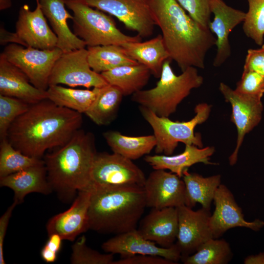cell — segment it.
Instances as JSON below:
<instances>
[{
	"instance_id": "cell-1",
	"label": "cell",
	"mask_w": 264,
	"mask_h": 264,
	"mask_svg": "<svg viewBox=\"0 0 264 264\" xmlns=\"http://www.w3.org/2000/svg\"><path fill=\"white\" fill-rule=\"evenodd\" d=\"M82 123V113L47 98L30 104L12 123L6 138L24 154L42 159L46 151L66 143Z\"/></svg>"
},
{
	"instance_id": "cell-2",
	"label": "cell",
	"mask_w": 264,
	"mask_h": 264,
	"mask_svg": "<svg viewBox=\"0 0 264 264\" xmlns=\"http://www.w3.org/2000/svg\"><path fill=\"white\" fill-rule=\"evenodd\" d=\"M155 23L172 60L182 71L193 66L203 69L208 50L216 38L194 20L176 0H148Z\"/></svg>"
},
{
	"instance_id": "cell-3",
	"label": "cell",
	"mask_w": 264,
	"mask_h": 264,
	"mask_svg": "<svg viewBox=\"0 0 264 264\" xmlns=\"http://www.w3.org/2000/svg\"><path fill=\"white\" fill-rule=\"evenodd\" d=\"M97 153L94 134L80 129L66 143L44 154L48 181L61 200L70 201L77 192L89 189Z\"/></svg>"
},
{
	"instance_id": "cell-4",
	"label": "cell",
	"mask_w": 264,
	"mask_h": 264,
	"mask_svg": "<svg viewBox=\"0 0 264 264\" xmlns=\"http://www.w3.org/2000/svg\"><path fill=\"white\" fill-rule=\"evenodd\" d=\"M89 229L116 235L136 229L146 206L142 186L91 184Z\"/></svg>"
},
{
	"instance_id": "cell-5",
	"label": "cell",
	"mask_w": 264,
	"mask_h": 264,
	"mask_svg": "<svg viewBox=\"0 0 264 264\" xmlns=\"http://www.w3.org/2000/svg\"><path fill=\"white\" fill-rule=\"evenodd\" d=\"M169 59L163 64L159 81L153 88L139 90L132 96V100L148 108L159 116L168 117L176 111L178 105L191 93L200 87L203 78L196 67L190 66L176 75Z\"/></svg>"
},
{
	"instance_id": "cell-6",
	"label": "cell",
	"mask_w": 264,
	"mask_h": 264,
	"mask_svg": "<svg viewBox=\"0 0 264 264\" xmlns=\"http://www.w3.org/2000/svg\"><path fill=\"white\" fill-rule=\"evenodd\" d=\"M140 112L154 131L156 144L154 148L157 154L172 155L178 143L203 147L200 133H195L196 127L208 118L211 106L207 103L196 105V115L189 121H173L168 117L159 116L147 108L140 106Z\"/></svg>"
},
{
	"instance_id": "cell-7",
	"label": "cell",
	"mask_w": 264,
	"mask_h": 264,
	"mask_svg": "<svg viewBox=\"0 0 264 264\" xmlns=\"http://www.w3.org/2000/svg\"><path fill=\"white\" fill-rule=\"evenodd\" d=\"M65 3L73 13V33L87 46L122 45L126 43L141 41L138 35L131 36L121 32L113 19L105 12L78 0H65Z\"/></svg>"
},
{
	"instance_id": "cell-8",
	"label": "cell",
	"mask_w": 264,
	"mask_h": 264,
	"mask_svg": "<svg viewBox=\"0 0 264 264\" xmlns=\"http://www.w3.org/2000/svg\"><path fill=\"white\" fill-rule=\"evenodd\" d=\"M36 0L37 6L34 11L26 4L21 7L15 33L9 32L1 27V44L12 42L42 50L57 47V37L48 26L39 0Z\"/></svg>"
},
{
	"instance_id": "cell-9",
	"label": "cell",
	"mask_w": 264,
	"mask_h": 264,
	"mask_svg": "<svg viewBox=\"0 0 264 264\" xmlns=\"http://www.w3.org/2000/svg\"><path fill=\"white\" fill-rule=\"evenodd\" d=\"M63 53L57 47L42 50L12 43L6 45L1 53L27 75L34 86L46 90L53 67Z\"/></svg>"
},
{
	"instance_id": "cell-10",
	"label": "cell",
	"mask_w": 264,
	"mask_h": 264,
	"mask_svg": "<svg viewBox=\"0 0 264 264\" xmlns=\"http://www.w3.org/2000/svg\"><path fill=\"white\" fill-rule=\"evenodd\" d=\"M63 84L73 88H101L108 84L101 74L93 71L88 60L85 48L63 52L55 62L48 85Z\"/></svg>"
},
{
	"instance_id": "cell-11",
	"label": "cell",
	"mask_w": 264,
	"mask_h": 264,
	"mask_svg": "<svg viewBox=\"0 0 264 264\" xmlns=\"http://www.w3.org/2000/svg\"><path fill=\"white\" fill-rule=\"evenodd\" d=\"M146 179L144 172L132 160L114 153H97L92 167L91 184L143 187Z\"/></svg>"
},
{
	"instance_id": "cell-12",
	"label": "cell",
	"mask_w": 264,
	"mask_h": 264,
	"mask_svg": "<svg viewBox=\"0 0 264 264\" xmlns=\"http://www.w3.org/2000/svg\"><path fill=\"white\" fill-rule=\"evenodd\" d=\"M219 88L225 101L231 105V121L237 130L236 146L229 157V164L232 166L237 161L239 151L245 134L256 127L262 119V97L239 93L222 82Z\"/></svg>"
},
{
	"instance_id": "cell-13",
	"label": "cell",
	"mask_w": 264,
	"mask_h": 264,
	"mask_svg": "<svg viewBox=\"0 0 264 264\" xmlns=\"http://www.w3.org/2000/svg\"><path fill=\"white\" fill-rule=\"evenodd\" d=\"M116 17L141 38L153 34L155 23L148 0H78Z\"/></svg>"
},
{
	"instance_id": "cell-14",
	"label": "cell",
	"mask_w": 264,
	"mask_h": 264,
	"mask_svg": "<svg viewBox=\"0 0 264 264\" xmlns=\"http://www.w3.org/2000/svg\"><path fill=\"white\" fill-rule=\"evenodd\" d=\"M181 178L171 172L154 169L143 186L146 206L161 209L185 205V185Z\"/></svg>"
},
{
	"instance_id": "cell-15",
	"label": "cell",
	"mask_w": 264,
	"mask_h": 264,
	"mask_svg": "<svg viewBox=\"0 0 264 264\" xmlns=\"http://www.w3.org/2000/svg\"><path fill=\"white\" fill-rule=\"evenodd\" d=\"M178 228L176 244L181 256L195 252L208 240L214 238L210 226V210L194 211L183 205L177 207Z\"/></svg>"
},
{
	"instance_id": "cell-16",
	"label": "cell",
	"mask_w": 264,
	"mask_h": 264,
	"mask_svg": "<svg viewBox=\"0 0 264 264\" xmlns=\"http://www.w3.org/2000/svg\"><path fill=\"white\" fill-rule=\"evenodd\" d=\"M215 210L210 218V226L214 238H219L230 229L245 227L258 231L264 226V221L255 219L248 221L244 218L242 208L228 188L220 184L215 194Z\"/></svg>"
},
{
	"instance_id": "cell-17",
	"label": "cell",
	"mask_w": 264,
	"mask_h": 264,
	"mask_svg": "<svg viewBox=\"0 0 264 264\" xmlns=\"http://www.w3.org/2000/svg\"><path fill=\"white\" fill-rule=\"evenodd\" d=\"M102 248L106 253L120 255L121 258L135 255H154L176 264L181 257L176 243L167 248L158 246L155 242L143 237L137 229L116 235L103 242Z\"/></svg>"
},
{
	"instance_id": "cell-18",
	"label": "cell",
	"mask_w": 264,
	"mask_h": 264,
	"mask_svg": "<svg viewBox=\"0 0 264 264\" xmlns=\"http://www.w3.org/2000/svg\"><path fill=\"white\" fill-rule=\"evenodd\" d=\"M90 197L89 190L79 191L69 208L48 220L46 225L48 235L57 234L63 240L73 242L88 230Z\"/></svg>"
},
{
	"instance_id": "cell-19",
	"label": "cell",
	"mask_w": 264,
	"mask_h": 264,
	"mask_svg": "<svg viewBox=\"0 0 264 264\" xmlns=\"http://www.w3.org/2000/svg\"><path fill=\"white\" fill-rule=\"evenodd\" d=\"M210 10L214 18L209 29L217 37L215 45L217 49L213 66L219 67L230 57L231 50L229 35L236 26L244 21L246 13L228 6L223 0H213Z\"/></svg>"
},
{
	"instance_id": "cell-20",
	"label": "cell",
	"mask_w": 264,
	"mask_h": 264,
	"mask_svg": "<svg viewBox=\"0 0 264 264\" xmlns=\"http://www.w3.org/2000/svg\"><path fill=\"white\" fill-rule=\"evenodd\" d=\"M178 228L177 208L152 209L137 229L144 238L163 247H170L176 241Z\"/></svg>"
},
{
	"instance_id": "cell-21",
	"label": "cell",
	"mask_w": 264,
	"mask_h": 264,
	"mask_svg": "<svg viewBox=\"0 0 264 264\" xmlns=\"http://www.w3.org/2000/svg\"><path fill=\"white\" fill-rule=\"evenodd\" d=\"M0 94L20 99L29 104L47 98L46 90L34 86L20 68L0 55Z\"/></svg>"
},
{
	"instance_id": "cell-22",
	"label": "cell",
	"mask_w": 264,
	"mask_h": 264,
	"mask_svg": "<svg viewBox=\"0 0 264 264\" xmlns=\"http://www.w3.org/2000/svg\"><path fill=\"white\" fill-rule=\"evenodd\" d=\"M0 186L13 190L14 201L17 205L22 203L28 194L39 193L48 195L52 192L47 180L44 160L35 165L0 177Z\"/></svg>"
},
{
	"instance_id": "cell-23",
	"label": "cell",
	"mask_w": 264,
	"mask_h": 264,
	"mask_svg": "<svg viewBox=\"0 0 264 264\" xmlns=\"http://www.w3.org/2000/svg\"><path fill=\"white\" fill-rule=\"evenodd\" d=\"M41 9L58 39L57 47L63 52L85 48L86 43L76 36L67 21L73 15L66 9L65 0H39Z\"/></svg>"
},
{
	"instance_id": "cell-24",
	"label": "cell",
	"mask_w": 264,
	"mask_h": 264,
	"mask_svg": "<svg viewBox=\"0 0 264 264\" xmlns=\"http://www.w3.org/2000/svg\"><path fill=\"white\" fill-rule=\"evenodd\" d=\"M215 151L214 147L199 148L194 145H185L184 151L180 154L146 155L144 160L154 169L169 170L182 177L183 171L195 164H217L210 161Z\"/></svg>"
},
{
	"instance_id": "cell-25",
	"label": "cell",
	"mask_w": 264,
	"mask_h": 264,
	"mask_svg": "<svg viewBox=\"0 0 264 264\" xmlns=\"http://www.w3.org/2000/svg\"><path fill=\"white\" fill-rule=\"evenodd\" d=\"M121 46L131 58L147 66L156 78L160 76L165 61L170 59L161 34L145 42L126 43Z\"/></svg>"
},
{
	"instance_id": "cell-26",
	"label": "cell",
	"mask_w": 264,
	"mask_h": 264,
	"mask_svg": "<svg viewBox=\"0 0 264 264\" xmlns=\"http://www.w3.org/2000/svg\"><path fill=\"white\" fill-rule=\"evenodd\" d=\"M100 74L108 84L118 88L124 96L142 90L152 75L147 66L139 63L117 66Z\"/></svg>"
},
{
	"instance_id": "cell-27",
	"label": "cell",
	"mask_w": 264,
	"mask_h": 264,
	"mask_svg": "<svg viewBox=\"0 0 264 264\" xmlns=\"http://www.w3.org/2000/svg\"><path fill=\"white\" fill-rule=\"evenodd\" d=\"M182 179L185 185V204L193 208L197 203L210 210L215 194L220 185V175L203 177L197 173H191L188 169L183 172Z\"/></svg>"
},
{
	"instance_id": "cell-28",
	"label": "cell",
	"mask_w": 264,
	"mask_h": 264,
	"mask_svg": "<svg viewBox=\"0 0 264 264\" xmlns=\"http://www.w3.org/2000/svg\"><path fill=\"white\" fill-rule=\"evenodd\" d=\"M103 136L113 153L132 160L149 154L156 144L154 134L130 136L110 130L103 132Z\"/></svg>"
},
{
	"instance_id": "cell-29",
	"label": "cell",
	"mask_w": 264,
	"mask_h": 264,
	"mask_svg": "<svg viewBox=\"0 0 264 264\" xmlns=\"http://www.w3.org/2000/svg\"><path fill=\"white\" fill-rule=\"evenodd\" d=\"M123 96L118 88L108 84L100 88L85 114L97 125H108L116 118Z\"/></svg>"
},
{
	"instance_id": "cell-30",
	"label": "cell",
	"mask_w": 264,
	"mask_h": 264,
	"mask_svg": "<svg viewBox=\"0 0 264 264\" xmlns=\"http://www.w3.org/2000/svg\"><path fill=\"white\" fill-rule=\"evenodd\" d=\"M100 88L92 89L67 88L59 85L49 86L47 99L59 106L85 113L96 98Z\"/></svg>"
},
{
	"instance_id": "cell-31",
	"label": "cell",
	"mask_w": 264,
	"mask_h": 264,
	"mask_svg": "<svg viewBox=\"0 0 264 264\" xmlns=\"http://www.w3.org/2000/svg\"><path fill=\"white\" fill-rule=\"evenodd\" d=\"M88 60L91 69L101 73L117 66L136 64L121 45L110 44L88 46Z\"/></svg>"
},
{
	"instance_id": "cell-32",
	"label": "cell",
	"mask_w": 264,
	"mask_h": 264,
	"mask_svg": "<svg viewBox=\"0 0 264 264\" xmlns=\"http://www.w3.org/2000/svg\"><path fill=\"white\" fill-rule=\"evenodd\" d=\"M232 255L231 247L225 240L212 238L193 254L181 256L180 260L184 264H226Z\"/></svg>"
},
{
	"instance_id": "cell-33",
	"label": "cell",
	"mask_w": 264,
	"mask_h": 264,
	"mask_svg": "<svg viewBox=\"0 0 264 264\" xmlns=\"http://www.w3.org/2000/svg\"><path fill=\"white\" fill-rule=\"evenodd\" d=\"M43 159L26 155L16 149L6 138L0 140V177L42 162Z\"/></svg>"
},
{
	"instance_id": "cell-34",
	"label": "cell",
	"mask_w": 264,
	"mask_h": 264,
	"mask_svg": "<svg viewBox=\"0 0 264 264\" xmlns=\"http://www.w3.org/2000/svg\"><path fill=\"white\" fill-rule=\"evenodd\" d=\"M248 10L243 22L245 35L258 45L264 44V0H247Z\"/></svg>"
},
{
	"instance_id": "cell-35",
	"label": "cell",
	"mask_w": 264,
	"mask_h": 264,
	"mask_svg": "<svg viewBox=\"0 0 264 264\" xmlns=\"http://www.w3.org/2000/svg\"><path fill=\"white\" fill-rule=\"evenodd\" d=\"M29 104L16 98L0 94V139L7 137L14 121L28 109Z\"/></svg>"
},
{
	"instance_id": "cell-36",
	"label": "cell",
	"mask_w": 264,
	"mask_h": 264,
	"mask_svg": "<svg viewBox=\"0 0 264 264\" xmlns=\"http://www.w3.org/2000/svg\"><path fill=\"white\" fill-rule=\"evenodd\" d=\"M113 254H103L87 246L85 236L72 246L70 262L73 264H112Z\"/></svg>"
},
{
	"instance_id": "cell-37",
	"label": "cell",
	"mask_w": 264,
	"mask_h": 264,
	"mask_svg": "<svg viewBox=\"0 0 264 264\" xmlns=\"http://www.w3.org/2000/svg\"><path fill=\"white\" fill-rule=\"evenodd\" d=\"M187 13L203 27L209 29L213 0H176Z\"/></svg>"
},
{
	"instance_id": "cell-38",
	"label": "cell",
	"mask_w": 264,
	"mask_h": 264,
	"mask_svg": "<svg viewBox=\"0 0 264 264\" xmlns=\"http://www.w3.org/2000/svg\"><path fill=\"white\" fill-rule=\"evenodd\" d=\"M235 90L241 94L263 97L264 94V76L255 71L243 70Z\"/></svg>"
},
{
	"instance_id": "cell-39",
	"label": "cell",
	"mask_w": 264,
	"mask_h": 264,
	"mask_svg": "<svg viewBox=\"0 0 264 264\" xmlns=\"http://www.w3.org/2000/svg\"><path fill=\"white\" fill-rule=\"evenodd\" d=\"M243 70L255 71L264 76V44L260 48L247 50Z\"/></svg>"
},
{
	"instance_id": "cell-40",
	"label": "cell",
	"mask_w": 264,
	"mask_h": 264,
	"mask_svg": "<svg viewBox=\"0 0 264 264\" xmlns=\"http://www.w3.org/2000/svg\"><path fill=\"white\" fill-rule=\"evenodd\" d=\"M176 263L166 258L154 255H135L122 257L114 261L112 264H175Z\"/></svg>"
},
{
	"instance_id": "cell-41",
	"label": "cell",
	"mask_w": 264,
	"mask_h": 264,
	"mask_svg": "<svg viewBox=\"0 0 264 264\" xmlns=\"http://www.w3.org/2000/svg\"><path fill=\"white\" fill-rule=\"evenodd\" d=\"M17 205L15 201L7 208L5 213L0 218V264H5L3 256V243L6 235L8 225L11 217L12 212Z\"/></svg>"
},
{
	"instance_id": "cell-42",
	"label": "cell",
	"mask_w": 264,
	"mask_h": 264,
	"mask_svg": "<svg viewBox=\"0 0 264 264\" xmlns=\"http://www.w3.org/2000/svg\"><path fill=\"white\" fill-rule=\"evenodd\" d=\"M63 240L62 238L57 234L48 235V239L44 247L58 254L61 250Z\"/></svg>"
},
{
	"instance_id": "cell-43",
	"label": "cell",
	"mask_w": 264,
	"mask_h": 264,
	"mask_svg": "<svg viewBox=\"0 0 264 264\" xmlns=\"http://www.w3.org/2000/svg\"><path fill=\"white\" fill-rule=\"evenodd\" d=\"M244 264H264V252L258 254L249 255L245 258Z\"/></svg>"
},
{
	"instance_id": "cell-44",
	"label": "cell",
	"mask_w": 264,
	"mask_h": 264,
	"mask_svg": "<svg viewBox=\"0 0 264 264\" xmlns=\"http://www.w3.org/2000/svg\"><path fill=\"white\" fill-rule=\"evenodd\" d=\"M11 0H0V10L7 9L11 6Z\"/></svg>"
}]
</instances>
